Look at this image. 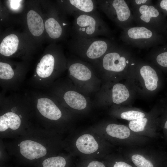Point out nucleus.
<instances>
[{
    "instance_id": "0eeeda50",
    "label": "nucleus",
    "mask_w": 167,
    "mask_h": 167,
    "mask_svg": "<svg viewBox=\"0 0 167 167\" xmlns=\"http://www.w3.org/2000/svg\"><path fill=\"white\" fill-rule=\"evenodd\" d=\"M134 21L138 26L154 31L156 29L157 19L160 15L158 10L152 4L133 7Z\"/></svg>"
},
{
    "instance_id": "f8f14e48",
    "label": "nucleus",
    "mask_w": 167,
    "mask_h": 167,
    "mask_svg": "<svg viewBox=\"0 0 167 167\" xmlns=\"http://www.w3.org/2000/svg\"><path fill=\"white\" fill-rule=\"evenodd\" d=\"M19 40L17 36L10 34L5 37L0 45V53L5 57L13 55L17 51Z\"/></svg>"
},
{
    "instance_id": "412c9836",
    "label": "nucleus",
    "mask_w": 167,
    "mask_h": 167,
    "mask_svg": "<svg viewBox=\"0 0 167 167\" xmlns=\"http://www.w3.org/2000/svg\"><path fill=\"white\" fill-rule=\"evenodd\" d=\"M157 63L161 66L167 67V52L158 54L156 58Z\"/></svg>"
},
{
    "instance_id": "f3484780",
    "label": "nucleus",
    "mask_w": 167,
    "mask_h": 167,
    "mask_svg": "<svg viewBox=\"0 0 167 167\" xmlns=\"http://www.w3.org/2000/svg\"><path fill=\"white\" fill-rule=\"evenodd\" d=\"M66 164L65 158L60 156L48 158L42 163L43 167H65Z\"/></svg>"
},
{
    "instance_id": "f257e3e1",
    "label": "nucleus",
    "mask_w": 167,
    "mask_h": 167,
    "mask_svg": "<svg viewBox=\"0 0 167 167\" xmlns=\"http://www.w3.org/2000/svg\"><path fill=\"white\" fill-rule=\"evenodd\" d=\"M74 16L73 38L111 37L110 29L97 11L90 13L77 12L74 13Z\"/></svg>"
},
{
    "instance_id": "9b49d317",
    "label": "nucleus",
    "mask_w": 167,
    "mask_h": 167,
    "mask_svg": "<svg viewBox=\"0 0 167 167\" xmlns=\"http://www.w3.org/2000/svg\"><path fill=\"white\" fill-rule=\"evenodd\" d=\"M27 24L29 30L35 36L41 35L43 32L44 25L42 19L34 11H28L27 15Z\"/></svg>"
},
{
    "instance_id": "4468645a",
    "label": "nucleus",
    "mask_w": 167,
    "mask_h": 167,
    "mask_svg": "<svg viewBox=\"0 0 167 167\" xmlns=\"http://www.w3.org/2000/svg\"><path fill=\"white\" fill-rule=\"evenodd\" d=\"M106 131L110 136L120 139L128 138L131 134L129 129L126 126L111 123L106 127Z\"/></svg>"
},
{
    "instance_id": "423d86ee",
    "label": "nucleus",
    "mask_w": 167,
    "mask_h": 167,
    "mask_svg": "<svg viewBox=\"0 0 167 167\" xmlns=\"http://www.w3.org/2000/svg\"><path fill=\"white\" fill-rule=\"evenodd\" d=\"M125 48L117 44L101 58L100 64L105 70L119 72L124 70L128 60L122 55Z\"/></svg>"
},
{
    "instance_id": "7ed1b4c3",
    "label": "nucleus",
    "mask_w": 167,
    "mask_h": 167,
    "mask_svg": "<svg viewBox=\"0 0 167 167\" xmlns=\"http://www.w3.org/2000/svg\"><path fill=\"white\" fill-rule=\"evenodd\" d=\"M97 7L123 29L131 26L133 14L124 0H97Z\"/></svg>"
},
{
    "instance_id": "4be33fe9",
    "label": "nucleus",
    "mask_w": 167,
    "mask_h": 167,
    "mask_svg": "<svg viewBox=\"0 0 167 167\" xmlns=\"http://www.w3.org/2000/svg\"><path fill=\"white\" fill-rule=\"evenodd\" d=\"M133 7H138L144 5L151 4V0H135L131 1Z\"/></svg>"
},
{
    "instance_id": "ddd939ff",
    "label": "nucleus",
    "mask_w": 167,
    "mask_h": 167,
    "mask_svg": "<svg viewBox=\"0 0 167 167\" xmlns=\"http://www.w3.org/2000/svg\"><path fill=\"white\" fill-rule=\"evenodd\" d=\"M140 72L146 88L150 91L155 90L157 88L159 80L156 71L150 66L145 65L141 68Z\"/></svg>"
},
{
    "instance_id": "6ab92c4d",
    "label": "nucleus",
    "mask_w": 167,
    "mask_h": 167,
    "mask_svg": "<svg viewBox=\"0 0 167 167\" xmlns=\"http://www.w3.org/2000/svg\"><path fill=\"white\" fill-rule=\"evenodd\" d=\"M131 160L137 167H154L150 161L139 154L133 155L131 157Z\"/></svg>"
},
{
    "instance_id": "20e7f679",
    "label": "nucleus",
    "mask_w": 167,
    "mask_h": 167,
    "mask_svg": "<svg viewBox=\"0 0 167 167\" xmlns=\"http://www.w3.org/2000/svg\"><path fill=\"white\" fill-rule=\"evenodd\" d=\"M13 66L6 62H0V86L4 92L19 90L26 79V68L22 65Z\"/></svg>"
},
{
    "instance_id": "bb28decb",
    "label": "nucleus",
    "mask_w": 167,
    "mask_h": 167,
    "mask_svg": "<svg viewBox=\"0 0 167 167\" xmlns=\"http://www.w3.org/2000/svg\"><path fill=\"white\" fill-rule=\"evenodd\" d=\"M164 128L167 130V121L166 122L164 126Z\"/></svg>"
},
{
    "instance_id": "a878e982",
    "label": "nucleus",
    "mask_w": 167,
    "mask_h": 167,
    "mask_svg": "<svg viewBox=\"0 0 167 167\" xmlns=\"http://www.w3.org/2000/svg\"><path fill=\"white\" fill-rule=\"evenodd\" d=\"M161 8L167 11V0H162L161 1L160 3Z\"/></svg>"
},
{
    "instance_id": "a211bd4d",
    "label": "nucleus",
    "mask_w": 167,
    "mask_h": 167,
    "mask_svg": "<svg viewBox=\"0 0 167 167\" xmlns=\"http://www.w3.org/2000/svg\"><path fill=\"white\" fill-rule=\"evenodd\" d=\"M148 119L143 118L131 121L129 124V128L132 131L138 132L143 131L147 123Z\"/></svg>"
},
{
    "instance_id": "393cba45",
    "label": "nucleus",
    "mask_w": 167,
    "mask_h": 167,
    "mask_svg": "<svg viewBox=\"0 0 167 167\" xmlns=\"http://www.w3.org/2000/svg\"><path fill=\"white\" fill-rule=\"evenodd\" d=\"M113 167H132L127 163L122 161L116 162L114 164Z\"/></svg>"
},
{
    "instance_id": "1a4fd4ad",
    "label": "nucleus",
    "mask_w": 167,
    "mask_h": 167,
    "mask_svg": "<svg viewBox=\"0 0 167 167\" xmlns=\"http://www.w3.org/2000/svg\"><path fill=\"white\" fill-rule=\"evenodd\" d=\"M76 146L79 151L85 154L93 153L99 148L98 143L94 138L88 134L79 136L76 141Z\"/></svg>"
},
{
    "instance_id": "9d476101",
    "label": "nucleus",
    "mask_w": 167,
    "mask_h": 167,
    "mask_svg": "<svg viewBox=\"0 0 167 167\" xmlns=\"http://www.w3.org/2000/svg\"><path fill=\"white\" fill-rule=\"evenodd\" d=\"M68 68L70 75L78 80L87 81L91 77V69L83 63L79 62H72L69 65Z\"/></svg>"
},
{
    "instance_id": "f03ea898",
    "label": "nucleus",
    "mask_w": 167,
    "mask_h": 167,
    "mask_svg": "<svg viewBox=\"0 0 167 167\" xmlns=\"http://www.w3.org/2000/svg\"><path fill=\"white\" fill-rule=\"evenodd\" d=\"M71 44L75 54L92 61L100 59L117 44L109 39L98 37L73 38Z\"/></svg>"
},
{
    "instance_id": "5701e85b",
    "label": "nucleus",
    "mask_w": 167,
    "mask_h": 167,
    "mask_svg": "<svg viewBox=\"0 0 167 167\" xmlns=\"http://www.w3.org/2000/svg\"><path fill=\"white\" fill-rule=\"evenodd\" d=\"M83 167H106L102 162L97 161H92L87 163Z\"/></svg>"
},
{
    "instance_id": "aec40b11",
    "label": "nucleus",
    "mask_w": 167,
    "mask_h": 167,
    "mask_svg": "<svg viewBox=\"0 0 167 167\" xmlns=\"http://www.w3.org/2000/svg\"><path fill=\"white\" fill-rule=\"evenodd\" d=\"M145 114L141 112L130 110L122 113L120 115L122 118L128 121H132L138 118H144Z\"/></svg>"
},
{
    "instance_id": "39448f33",
    "label": "nucleus",
    "mask_w": 167,
    "mask_h": 167,
    "mask_svg": "<svg viewBox=\"0 0 167 167\" xmlns=\"http://www.w3.org/2000/svg\"><path fill=\"white\" fill-rule=\"evenodd\" d=\"M123 30L121 38L128 44L145 48L153 46L155 44V31L139 26H131Z\"/></svg>"
},
{
    "instance_id": "2eb2a0df",
    "label": "nucleus",
    "mask_w": 167,
    "mask_h": 167,
    "mask_svg": "<svg viewBox=\"0 0 167 167\" xmlns=\"http://www.w3.org/2000/svg\"><path fill=\"white\" fill-rule=\"evenodd\" d=\"M45 26L49 36L53 39L60 38L63 32L60 24L53 18H50L45 22Z\"/></svg>"
},
{
    "instance_id": "6e6552de",
    "label": "nucleus",
    "mask_w": 167,
    "mask_h": 167,
    "mask_svg": "<svg viewBox=\"0 0 167 167\" xmlns=\"http://www.w3.org/2000/svg\"><path fill=\"white\" fill-rule=\"evenodd\" d=\"M21 154L26 158L30 160L38 159L46 154V148L41 144L30 140H24L20 143Z\"/></svg>"
},
{
    "instance_id": "b1692460",
    "label": "nucleus",
    "mask_w": 167,
    "mask_h": 167,
    "mask_svg": "<svg viewBox=\"0 0 167 167\" xmlns=\"http://www.w3.org/2000/svg\"><path fill=\"white\" fill-rule=\"evenodd\" d=\"M21 0H10L11 8L13 9L16 10L18 8L19 6V2Z\"/></svg>"
},
{
    "instance_id": "dca6fc26",
    "label": "nucleus",
    "mask_w": 167,
    "mask_h": 167,
    "mask_svg": "<svg viewBox=\"0 0 167 167\" xmlns=\"http://www.w3.org/2000/svg\"><path fill=\"white\" fill-rule=\"evenodd\" d=\"M112 92L113 101L116 104L125 101L130 96L128 90L125 86L121 84H115L113 87Z\"/></svg>"
}]
</instances>
